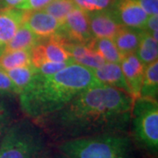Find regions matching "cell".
<instances>
[{"label": "cell", "instance_id": "44dd1931", "mask_svg": "<svg viewBox=\"0 0 158 158\" xmlns=\"http://www.w3.org/2000/svg\"><path fill=\"white\" fill-rule=\"evenodd\" d=\"M76 7L77 6L72 0H52L41 10L50 14L62 24L67 15Z\"/></svg>", "mask_w": 158, "mask_h": 158}, {"label": "cell", "instance_id": "8fae6325", "mask_svg": "<svg viewBox=\"0 0 158 158\" xmlns=\"http://www.w3.org/2000/svg\"><path fill=\"white\" fill-rule=\"evenodd\" d=\"M119 65L128 87L130 96L135 100L140 98L145 66L135 54L124 56Z\"/></svg>", "mask_w": 158, "mask_h": 158}, {"label": "cell", "instance_id": "277c9868", "mask_svg": "<svg viewBox=\"0 0 158 158\" xmlns=\"http://www.w3.org/2000/svg\"><path fill=\"white\" fill-rule=\"evenodd\" d=\"M50 141L31 118L14 120L0 139V158H39Z\"/></svg>", "mask_w": 158, "mask_h": 158}, {"label": "cell", "instance_id": "d6986e66", "mask_svg": "<svg viewBox=\"0 0 158 158\" xmlns=\"http://www.w3.org/2000/svg\"><path fill=\"white\" fill-rule=\"evenodd\" d=\"M31 64V50L4 52L0 55V69L5 71Z\"/></svg>", "mask_w": 158, "mask_h": 158}, {"label": "cell", "instance_id": "f546056e", "mask_svg": "<svg viewBox=\"0 0 158 158\" xmlns=\"http://www.w3.org/2000/svg\"><path fill=\"white\" fill-rule=\"evenodd\" d=\"M22 1H24V0H4V2H5V4L7 7H16Z\"/></svg>", "mask_w": 158, "mask_h": 158}, {"label": "cell", "instance_id": "ba28073f", "mask_svg": "<svg viewBox=\"0 0 158 158\" xmlns=\"http://www.w3.org/2000/svg\"><path fill=\"white\" fill-rule=\"evenodd\" d=\"M111 9L122 27L144 28L148 15L135 0H115Z\"/></svg>", "mask_w": 158, "mask_h": 158}, {"label": "cell", "instance_id": "30bf717a", "mask_svg": "<svg viewBox=\"0 0 158 158\" xmlns=\"http://www.w3.org/2000/svg\"><path fill=\"white\" fill-rule=\"evenodd\" d=\"M23 24L40 39H46L57 34L61 26L58 20L43 10L25 11Z\"/></svg>", "mask_w": 158, "mask_h": 158}, {"label": "cell", "instance_id": "603a6c76", "mask_svg": "<svg viewBox=\"0 0 158 158\" xmlns=\"http://www.w3.org/2000/svg\"><path fill=\"white\" fill-rule=\"evenodd\" d=\"M3 93H0V139L8 127L14 121L13 120V113L11 106L6 98H1Z\"/></svg>", "mask_w": 158, "mask_h": 158}, {"label": "cell", "instance_id": "8992f818", "mask_svg": "<svg viewBox=\"0 0 158 158\" xmlns=\"http://www.w3.org/2000/svg\"><path fill=\"white\" fill-rule=\"evenodd\" d=\"M57 35L64 43L88 45L94 38L90 34L87 12L77 7L73 9L61 24Z\"/></svg>", "mask_w": 158, "mask_h": 158}, {"label": "cell", "instance_id": "e0dca14e", "mask_svg": "<svg viewBox=\"0 0 158 158\" xmlns=\"http://www.w3.org/2000/svg\"><path fill=\"white\" fill-rule=\"evenodd\" d=\"M140 97L157 100L158 61H155L145 67Z\"/></svg>", "mask_w": 158, "mask_h": 158}, {"label": "cell", "instance_id": "4dcf8cb0", "mask_svg": "<svg viewBox=\"0 0 158 158\" xmlns=\"http://www.w3.org/2000/svg\"><path fill=\"white\" fill-rule=\"evenodd\" d=\"M5 7H7L4 2V0H0V8H5Z\"/></svg>", "mask_w": 158, "mask_h": 158}, {"label": "cell", "instance_id": "5b68a950", "mask_svg": "<svg viewBox=\"0 0 158 158\" xmlns=\"http://www.w3.org/2000/svg\"><path fill=\"white\" fill-rule=\"evenodd\" d=\"M129 134L143 157L157 158V100L141 97L134 100Z\"/></svg>", "mask_w": 158, "mask_h": 158}, {"label": "cell", "instance_id": "484cf974", "mask_svg": "<svg viewBox=\"0 0 158 158\" xmlns=\"http://www.w3.org/2000/svg\"><path fill=\"white\" fill-rule=\"evenodd\" d=\"M52 0H24L15 8L22 11H36L41 10L48 5Z\"/></svg>", "mask_w": 158, "mask_h": 158}, {"label": "cell", "instance_id": "3957f363", "mask_svg": "<svg viewBox=\"0 0 158 158\" xmlns=\"http://www.w3.org/2000/svg\"><path fill=\"white\" fill-rule=\"evenodd\" d=\"M53 145L67 158H143L129 133L100 134Z\"/></svg>", "mask_w": 158, "mask_h": 158}, {"label": "cell", "instance_id": "6da1fadb", "mask_svg": "<svg viewBox=\"0 0 158 158\" xmlns=\"http://www.w3.org/2000/svg\"><path fill=\"white\" fill-rule=\"evenodd\" d=\"M134 99L108 85H95L74 98L63 108L35 122L50 143L106 133H129Z\"/></svg>", "mask_w": 158, "mask_h": 158}, {"label": "cell", "instance_id": "2e32d148", "mask_svg": "<svg viewBox=\"0 0 158 158\" xmlns=\"http://www.w3.org/2000/svg\"><path fill=\"white\" fill-rule=\"evenodd\" d=\"M87 46L93 52L98 54L106 62L120 63L123 58L113 40L93 39Z\"/></svg>", "mask_w": 158, "mask_h": 158}, {"label": "cell", "instance_id": "5bb4252c", "mask_svg": "<svg viewBox=\"0 0 158 158\" xmlns=\"http://www.w3.org/2000/svg\"><path fill=\"white\" fill-rule=\"evenodd\" d=\"M142 33L143 29L122 27L114 36L113 40L123 56L130 54H135Z\"/></svg>", "mask_w": 158, "mask_h": 158}, {"label": "cell", "instance_id": "52a82bcc", "mask_svg": "<svg viewBox=\"0 0 158 158\" xmlns=\"http://www.w3.org/2000/svg\"><path fill=\"white\" fill-rule=\"evenodd\" d=\"M31 62L36 69L45 62H74L57 34L40 39L31 50Z\"/></svg>", "mask_w": 158, "mask_h": 158}, {"label": "cell", "instance_id": "f1b7e54d", "mask_svg": "<svg viewBox=\"0 0 158 158\" xmlns=\"http://www.w3.org/2000/svg\"><path fill=\"white\" fill-rule=\"evenodd\" d=\"M143 30H145L149 34H152L155 32H158V16L151 15L148 17L147 21Z\"/></svg>", "mask_w": 158, "mask_h": 158}, {"label": "cell", "instance_id": "d4e9b609", "mask_svg": "<svg viewBox=\"0 0 158 158\" xmlns=\"http://www.w3.org/2000/svg\"><path fill=\"white\" fill-rule=\"evenodd\" d=\"M74 62H45L37 69L38 72L42 76H50L66 68Z\"/></svg>", "mask_w": 158, "mask_h": 158}, {"label": "cell", "instance_id": "83f0119b", "mask_svg": "<svg viewBox=\"0 0 158 158\" xmlns=\"http://www.w3.org/2000/svg\"><path fill=\"white\" fill-rule=\"evenodd\" d=\"M39 158H67L62 153H61L55 145L50 144L46 148L43 153L39 156Z\"/></svg>", "mask_w": 158, "mask_h": 158}, {"label": "cell", "instance_id": "7c38bea8", "mask_svg": "<svg viewBox=\"0 0 158 158\" xmlns=\"http://www.w3.org/2000/svg\"><path fill=\"white\" fill-rule=\"evenodd\" d=\"M25 11L15 7L0 8V55L23 24Z\"/></svg>", "mask_w": 158, "mask_h": 158}, {"label": "cell", "instance_id": "7402d4cb", "mask_svg": "<svg viewBox=\"0 0 158 158\" xmlns=\"http://www.w3.org/2000/svg\"><path fill=\"white\" fill-rule=\"evenodd\" d=\"M76 6L86 11H101L111 8L115 0H72Z\"/></svg>", "mask_w": 158, "mask_h": 158}, {"label": "cell", "instance_id": "ffe728a7", "mask_svg": "<svg viewBox=\"0 0 158 158\" xmlns=\"http://www.w3.org/2000/svg\"><path fill=\"white\" fill-rule=\"evenodd\" d=\"M6 72L13 82V84L21 91L32 82L34 77L38 74V69L31 64L24 67L13 69Z\"/></svg>", "mask_w": 158, "mask_h": 158}, {"label": "cell", "instance_id": "4316f807", "mask_svg": "<svg viewBox=\"0 0 158 158\" xmlns=\"http://www.w3.org/2000/svg\"><path fill=\"white\" fill-rule=\"evenodd\" d=\"M148 16L158 14V0H135Z\"/></svg>", "mask_w": 158, "mask_h": 158}, {"label": "cell", "instance_id": "9c48e42d", "mask_svg": "<svg viewBox=\"0 0 158 158\" xmlns=\"http://www.w3.org/2000/svg\"><path fill=\"white\" fill-rule=\"evenodd\" d=\"M90 34L94 39L113 40L122 26L111 8L87 12Z\"/></svg>", "mask_w": 158, "mask_h": 158}, {"label": "cell", "instance_id": "4fadbf2b", "mask_svg": "<svg viewBox=\"0 0 158 158\" xmlns=\"http://www.w3.org/2000/svg\"><path fill=\"white\" fill-rule=\"evenodd\" d=\"M92 71L94 77L101 84L123 90L129 94V90L119 63L105 62L101 67L93 69Z\"/></svg>", "mask_w": 158, "mask_h": 158}, {"label": "cell", "instance_id": "9a60e30c", "mask_svg": "<svg viewBox=\"0 0 158 158\" xmlns=\"http://www.w3.org/2000/svg\"><path fill=\"white\" fill-rule=\"evenodd\" d=\"M40 39L25 25L22 24L18 29L12 39L4 48V52L17 50H32L38 44Z\"/></svg>", "mask_w": 158, "mask_h": 158}, {"label": "cell", "instance_id": "cb8c5ba5", "mask_svg": "<svg viewBox=\"0 0 158 158\" xmlns=\"http://www.w3.org/2000/svg\"><path fill=\"white\" fill-rule=\"evenodd\" d=\"M20 90L13 84L5 70L0 69V93L19 95Z\"/></svg>", "mask_w": 158, "mask_h": 158}, {"label": "cell", "instance_id": "ac0fdd59", "mask_svg": "<svg viewBox=\"0 0 158 158\" xmlns=\"http://www.w3.org/2000/svg\"><path fill=\"white\" fill-rule=\"evenodd\" d=\"M135 55L145 67L157 61L158 41L153 39L152 36L145 30H143Z\"/></svg>", "mask_w": 158, "mask_h": 158}, {"label": "cell", "instance_id": "7a4b0ae2", "mask_svg": "<svg viewBox=\"0 0 158 158\" xmlns=\"http://www.w3.org/2000/svg\"><path fill=\"white\" fill-rule=\"evenodd\" d=\"M100 84L91 69L75 62L50 76L38 72L19 94V106L26 117L37 122L61 110L82 91Z\"/></svg>", "mask_w": 158, "mask_h": 158}]
</instances>
